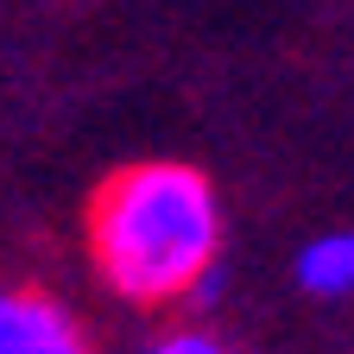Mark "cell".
Listing matches in <instances>:
<instances>
[{
	"instance_id": "obj_1",
	"label": "cell",
	"mask_w": 354,
	"mask_h": 354,
	"mask_svg": "<svg viewBox=\"0 0 354 354\" xmlns=\"http://www.w3.org/2000/svg\"><path fill=\"white\" fill-rule=\"evenodd\" d=\"M95 272L133 304H171L203 285L221 247V209L190 165H133L95 190L88 209Z\"/></svg>"
},
{
	"instance_id": "obj_2",
	"label": "cell",
	"mask_w": 354,
	"mask_h": 354,
	"mask_svg": "<svg viewBox=\"0 0 354 354\" xmlns=\"http://www.w3.org/2000/svg\"><path fill=\"white\" fill-rule=\"evenodd\" d=\"M0 354H88V342L51 291L0 279Z\"/></svg>"
},
{
	"instance_id": "obj_3",
	"label": "cell",
	"mask_w": 354,
	"mask_h": 354,
	"mask_svg": "<svg viewBox=\"0 0 354 354\" xmlns=\"http://www.w3.org/2000/svg\"><path fill=\"white\" fill-rule=\"evenodd\" d=\"M297 285L310 297H354V228L317 234L297 253Z\"/></svg>"
},
{
	"instance_id": "obj_4",
	"label": "cell",
	"mask_w": 354,
	"mask_h": 354,
	"mask_svg": "<svg viewBox=\"0 0 354 354\" xmlns=\"http://www.w3.org/2000/svg\"><path fill=\"white\" fill-rule=\"evenodd\" d=\"M146 354H228V348H221L209 329H171L165 342H152Z\"/></svg>"
},
{
	"instance_id": "obj_5",
	"label": "cell",
	"mask_w": 354,
	"mask_h": 354,
	"mask_svg": "<svg viewBox=\"0 0 354 354\" xmlns=\"http://www.w3.org/2000/svg\"><path fill=\"white\" fill-rule=\"evenodd\" d=\"M221 285H228V279H221V266H209V272H203V285H196L190 297H196V304H215V297H221Z\"/></svg>"
}]
</instances>
